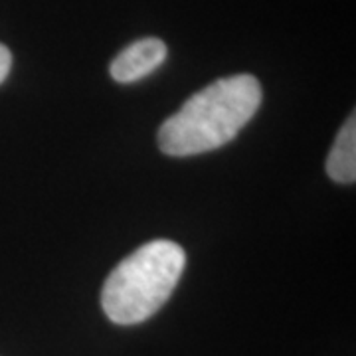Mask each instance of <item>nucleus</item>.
Listing matches in <instances>:
<instances>
[{
	"label": "nucleus",
	"mask_w": 356,
	"mask_h": 356,
	"mask_svg": "<svg viewBox=\"0 0 356 356\" xmlns=\"http://www.w3.org/2000/svg\"><path fill=\"white\" fill-rule=\"evenodd\" d=\"M261 103V86L240 74L216 79L194 93L159 129V149L168 156H192L228 145Z\"/></svg>",
	"instance_id": "nucleus-1"
},
{
	"label": "nucleus",
	"mask_w": 356,
	"mask_h": 356,
	"mask_svg": "<svg viewBox=\"0 0 356 356\" xmlns=\"http://www.w3.org/2000/svg\"><path fill=\"white\" fill-rule=\"evenodd\" d=\"M186 266L177 242L153 240L127 255L109 273L102 289V307L117 325L151 318L168 301Z\"/></svg>",
	"instance_id": "nucleus-2"
},
{
	"label": "nucleus",
	"mask_w": 356,
	"mask_h": 356,
	"mask_svg": "<svg viewBox=\"0 0 356 356\" xmlns=\"http://www.w3.org/2000/svg\"><path fill=\"white\" fill-rule=\"evenodd\" d=\"M166 44L159 38H143L133 42L123 51L117 54L109 72L119 83H133L149 74H153L165 62Z\"/></svg>",
	"instance_id": "nucleus-3"
},
{
	"label": "nucleus",
	"mask_w": 356,
	"mask_h": 356,
	"mask_svg": "<svg viewBox=\"0 0 356 356\" xmlns=\"http://www.w3.org/2000/svg\"><path fill=\"white\" fill-rule=\"evenodd\" d=\"M327 175L341 182L353 184L356 180V119L355 113L348 117L339 131L327 159Z\"/></svg>",
	"instance_id": "nucleus-4"
},
{
	"label": "nucleus",
	"mask_w": 356,
	"mask_h": 356,
	"mask_svg": "<svg viewBox=\"0 0 356 356\" xmlns=\"http://www.w3.org/2000/svg\"><path fill=\"white\" fill-rule=\"evenodd\" d=\"M10 67H13V54L4 44H0V83L8 77Z\"/></svg>",
	"instance_id": "nucleus-5"
}]
</instances>
